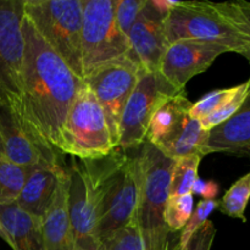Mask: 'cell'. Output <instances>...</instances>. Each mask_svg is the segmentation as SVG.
<instances>
[{
  "instance_id": "cell-1",
  "label": "cell",
  "mask_w": 250,
  "mask_h": 250,
  "mask_svg": "<svg viewBox=\"0 0 250 250\" xmlns=\"http://www.w3.org/2000/svg\"><path fill=\"white\" fill-rule=\"evenodd\" d=\"M21 28L22 102L10 107L42 143L59 151L61 128L83 80L45 43L24 14Z\"/></svg>"
},
{
  "instance_id": "cell-2",
  "label": "cell",
  "mask_w": 250,
  "mask_h": 250,
  "mask_svg": "<svg viewBox=\"0 0 250 250\" xmlns=\"http://www.w3.org/2000/svg\"><path fill=\"white\" fill-rule=\"evenodd\" d=\"M127 153L117 148L97 160L71 158L67 166L68 212L75 238V250H103L98 238V226L103 202L112 173L119 168Z\"/></svg>"
},
{
  "instance_id": "cell-3",
  "label": "cell",
  "mask_w": 250,
  "mask_h": 250,
  "mask_svg": "<svg viewBox=\"0 0 250 250\" xmlns=\"http://www.w3.org/2000/svg\"><path fill=\"white\" fill-rule=\"evenodd\" d=\"M136 151L138 200L134 225L146 250H170L172 233L166 226L164 212L170 195L171 171L175 160L166 158L148 142Z\"/></svg>"
},
{
  "instance_id": "cell-4",
  "label": "cell",
  "mask_w": 250,
  "mask_h": 250,
  "mask_svg": "<svg viewBox=\"0 0 250 250\" xmlns=\"http://www.w3.org/2000/svg\"><path fill=\"white\" fill-rule=\"evenodd\" d=\"M116 149L106 115L94 93L83 82L61 128L59 153L81 160H97Z\"/></svg>"
},
{
  "instance_id": "cell-5",
  "label": "cell",
  "mask_w": 250,
  "mask_h": 250,
  "mask_svg": "<svg viewBox=\"0 0 250 250\" xmlns=\"http://www.w3.org/2000/svg\"><path fill=\"white\" fill-rule=\"evenodd\" d=\"M23 14L45 43L83 80V0H24Z\"/></svg>"
},
{
  "instance_id": "cell-6",
  "label": "cell",
  "mask_w": 250,
  "mask_h": 250,
  "mask_svg": "<svg viewBox=\"0 0 250 250\" xmlns=\"http://www.w3.org/2000/svg\"><path fill=\"white\" fill-rule=\"evenodd\" d=\"M81 51L84 76L129 55L128 37L115 17V0H83Z\"/></svg>"
},
{
  "instance_id": "cell-7",
  "label": "cell",
  "mask_w": 250,
  "mask_h": 250,
  "mask_svg": "<svg viewBox=\"0 0 250 250\" xmlns=\"http://www.w3.org/2000/svg\"><path fill=\"white\" fill-rule=\"evenodd\" d=\"M168 45L183 39L210 42L229 53L243 55L244 43L237 29L210 1H177L165 19Z\"/></svg>"
},
{
  "instance_id": "cell-8",
  "label": "cell",
  "mask_w": 250,
  "mask_h": 250,
  "mask_svg": "<svg viewBox=\"0 0 250 250\" xmlns=\"http://www.w3.org/2000/svg\"><path fill=\"white\" fill-rule=\"evenodd\" d=\"M181 92L183 90L173 87L159 71H142L122 114L117 148L128 153L146 143L149 124L155 112Z\"/></svg>"
},
{
  "instance_id": "cell-9",
  "label": "cell",
  "mask_w": 250,
  "mask_h": 250,
  "mask_svg": "<svg viewBox=\"0 0 250 250\" xmlns=\"http://www.w3.org/2000/svg\"><path fill=\"white\" fill-rule=\"evenodd\" d=\"M23 1L0 0V104L9 106L22 102Z\"/></svg>"
},
{
  "instance_id": "cell-10",
  "label": "cell",
  "mask_w": 250,
  "mask_h": 250,
  "mask_svg": "<svg viewBox=\"0 0 250 250\" xmlns=\"http://www.w3.org/2000/svg\"><path fill=\"white\" fill-rule=\"evenodd\" d=\"M141 67L129 56L99 66L84 76L83 82L102 105L114 139L119 146L120 122L125 106L136 88Z\"/></svg>"
},
{
  "instance_id": "cell-11",
  "label": "cell",
  "mask_w": 250,
  "mask_h": 250,
  "mask_svg": "<svg viewBox=\"0 0 250 250\" xmlns=\"http://www.w3.org/2000/svg\"><path fill=\"white\" fill-rule=\"evenodd\" d=\"M127 153V151H126ZM138 200V166L136 154L122 161L112 173L103 202L102 215L98 226V238L104 243L116 231L134 224Z\"/></svg>"
},
{
  "instance_id": "cell-12",
  "label": "cell",
  "mask_w": 250,
  "mask_h": 250,
  "mask_svg": "<svg viewBox=\"0 0 250 250\" xmlns=\"http://www.w3.org/2000/svg\"><path fill=\"white\" fill-rule=\"evenodd\" d=\"M0 139L4 146V156L17 165L32 167L42 163L65 164L59 151L42 143L21 117L5 104H0Z\"/></svg>"
},
{
  "instance_id": "cell-13",
  "label": "cell",
  "mask_w": 250,
  "mask_h": 250,
  "mask_svg": "<svg viewBox=\"0 0 250 250\" xmlns=\"http://www.w3.org/2000/svg\"><path fill=\"white\" fill-rule=\"evenodd\" d=\"M229 53L225 46L210 42L183 39L166 49L159 72L175 88L185 90L194 76L205 72L221 54Z\"/></svg>"
},
{
  "instance_id": "cell-14",
  "label": "cell",
  "mask_w": 250,
  "mask_h": 250,
  "mask_svg": "<svg viewBox=\"0 0 250 250\" xmlns=\"http://www.w3.org/2000/svg\"><path fill=\"white\" fill-rule=\"evenodd\" d=\"M167 15L159 11L150 0H146L128 33L129 58L136 61L144 72H156L168 48L165 32Z\"/></svg>"
},
{
  "instance_id": "cell-15",
  "label": "cell",
  "mask_w": 250,
  "mask_h": 250,
  "mask_svg": "<svg viewBox=\"0 0 250 250\" xmlns=\"http://www.w3.org/2000/svg\"><path fill=\"white\" fill-rule=\"evenodd\" d=\"M66 168L65 164L50 165L42 163L32 166L16 204L21 210L43 221L58 187L60 173Z\"/></svg>"
},
{
  "instance_id": "cell-16",
  "label": "cell",
  "mask_w": 250,
  "mask_h": 250,
  "mask_svg": "<svg viewBox=\"0 0 250 250\" xmlns=\"http://www.w3.org/2000/svg\"><path fill=\"white\" fill-rule=\"evenodd\" d=\"M68 183L70 176L66 166L60 173L53 202L42 222L46 250H75V238L68 212Z\"/></svg>"
},
{
  "instance_id": "cell-17",
  "label": "cell",
  "mask_w": 250,
  "mask_h": 250,
  "mask_svg": "<svg viewBox=\"0 0 250 250\" xmlns=\"http://www.w3.org/2000/svg\"><path fill=\"white\" fill-rule=\"evenodd\" d=\"M249 89L238 111L209 131L208 153H225L250 159V77Z\"/></svg>"
},
{
  "instance_id": "cell-18",
  "label": "cell",
  "mask_w": 250,
  "mask_h": 250,
  "mask_svg": "<svg viewBox=\"0 0 250 250\" xmlns=\"http://www.w3.org/2000/svg\"><path fill=\"white\" fill-rule=\"evenodd\" d=\"M0 221L11 238L14 250H46L43 221L20 209L16 203L0 205Z\"/></svg>"
},
{
  "instance_id": "cell-19",
  "label": "cell",
  "mask_w": 250,
  "mask_h": 250,
  "mask_svg": "<svg viewBox=\"0 0 250 250\" xmlns=\"http://www.w3.org/2000/svg\"><path fill=\"white\" fill-rule=\"evenodd\" d=\"M208 137L209 131L204 129L199 120L188 116L180 127L170 136L154 146L163 155L171 160L190 155H199L202 158L208 154Z\"/></svg>"
},
{
  "instance_id": "cell-20",
  "label": "cell",
  "mask_w": 250,
  "mask_h": 250,
  "mask_svg": "<svg viewBox=\"0 0 250 250\" xmlns=\"http://www.w3.org/2000/svg\"><path fill=\"white\" fill-rule=\"evenodd\" d=\"M192 104L183 90L161 105L149 124L146 142L154 146L170 136L189 116Z\"/></svg>"
},
{
  "instance_id": "cell-21",
  "label": "cell",
  "mask_w": 250,
  "mask_h": 250,
  "mask_svg": "<svg viewBox=\"0 0 250 250\" xmlns=\"http://www.w3.org/2000/svg\"><path fill=\"white\" fill-rule=\"evenodd\" d=\"M29 172L31 167L11 163L5 156L0 158V205L16 203Z\"/></svg>"
},
{
  "instance_id": "cell-22",
  "label": "cell",
  "mask_w": 250,
  "mask_h": 250,
  "mask_svg": "<svg viewBox=\"0 0 250 250\" xmlns=\"http://www.w3.org/2000/svg\"><path fill=\"white\" fill-rule=\"evenodd\" d=\"M202 156L190 155L175 160L170 181V197L192 194L195 182L198 181Z\"/></svg>"
},
{
  "instance_id": "cell-23",
  "label": "cell",
  "mask_w": 250,
  "mask_h": 250,
  "mask_svg": "<svg viewBox=\"0 0 250 250\" xmlns=\"http://www.w3.org/2000/svg\"><path fill=\"white\" fill-rule=\"evenodd\" d=\"M220 14L237 29L244 43V58L250 62V2L237 1L214 2Z\"/></svg>"
},
{
  "instance_id": "cell-24",
  "label": "cell",
  "mask_w": 250,
  "mask_h": 250,
  "mask_svg": "<svg viewBox=\"0 0 250 250\" xmlns=\"http://www.w3.org/2000/svg\"><path fill=\"white\" fill-rule=\"evenodd\" d=\"M250 200V171L231 186L220 200V211L232 219L247 222L246 209Z\"/></svg>"
},
{
  "instance_id": "cell-25",
  "label": "cell",
  "mask_w": 250,
  "mask_h": 250,
  "mask_svg": "<svg viewBox=\"0 0 250 250\" xmlns=\"http://www.w3.org/2000/svg\"><path fill=\"white\" fill-rule=\"evenodd\" d=\"M194 208V198L192 194L170 197L164 212V220L171 233L180 232L185 227Z\"/></svg>"
},
{
  "instance_id": "cell-26",
  "label": "cell",
  "mask_w": 250,
  "mask_h": 250,
  "mask_svg": "<svg viewBox=\"0 0 250 250\" xmlns=\"http://www.w3.org/2000/svg\"><path fill=\"white\" fill-rule=\"evenodd\" d=\"M220 207V200L212 199V200H200L198 203L197 208L193 210L192 215H190L189 220L187 221V224L185 225L182 229H181V233L178 236L177 242H176L173 246L176 249H183L186 247V244L189 242V239L192 238L193 234L198 231V229H202L203 225L208 221V217L212 214L216 209H219Z\"/></svg>"
},
{
  "instance_id": "cell-27",
  "label": "cell",
  "mask_w": 250,
  "mask_h": 250,
  "mask_svg": "<svg viewBox=\"0 0 250 250\" xmlns=\"http://www.w3.org/2000/svg\"><path fill=\"white\" fill-rule=\"evenodd\" d=\"M236 92L237 85L231 88H225V89L212 90V92L208 93L202 99L192 104L189 109V116L195 120H199V121H203L208 116L217 111Z\"/></svg>"
},
{
  "instance_id": "cell-28",
  "label": "cell",
  "mask_w": 250,
  "mask_h": 250,
  "mask_svg": "<svg viewBox=\"0 0 250 250\" xmlns=\"http://www.w3.org/2000/svg\"><path fill=\"white\" fill-rule=\"evenodd\" d=\"M249 89V81L242 83V84L237 85V92L220 107L217 111H215L214 114H211L210 116H208L207 119H204L203 121H200L202 126L204 127V129L207 131H211L212 128H215L216 126L221 125L222 122L227 121L229 117L233 116L237 111H238L239 107L243 104L244 99L247 97V93Z\"/></svg>"
},
{
  "instance_id": "cell-29",
  "label": "cell",
  "mask_w": 250,
  "mask_h": 250,
  "mask_svg": "<svg viewBox=\"0 0 250 250\" xmlns=\"http://www.w3.org/2000/svg\"><path fill=\"white\" fill-rule=\"evenodd\" d=\"M103 250H146L136 225L124 227L115 232L103 243Z\"/></svg>"
},
{
  "instance_id": "cell-30",
  "label": "cell",
  "mask_w": 250,
  "mask_h": 250,
  "mask_svg": "<svg viewBox=\"0 0 250 250\" xmlns=\"http://www.w3.org/2000/svg\"><path fill=\"white\" fill-rule=\"evenodd\" d=\"M146 2V0H115V17L120 29L127 37Z\"/></svg>"
},
{
  "instance_id": "cell-31",
  "label": "cell",
  "mask_w": 250,
  "mask_h": 250,
  "mask_svg": "<svg viewBox=\"0 0 250 250\" xmlns=\"http://www.w3.org/2000/svg\"><path fill=\"white\" fill-rule=\"evenodd\" d=\"M215 236H216V229L212 221L208 220L202 229H198L192 238L189 239L183 249H176L172 244L170 250H211L212 243H214Z\"/></svg>"
},
{
  "instance_id": "cell-32",
  "label": "cell",
  "mask_w": 250,
  "mask_h": 250,
  "mask_svg": "<svg viewBox=\"0 0 250 250\" xmlns=\"http://www.w3.org/2000/svg\"><path fill=\"white\" fill-rule=\"evenodd\" d=\"M220 192L219 183L215 181H204L198 178L195 182L194 188L192 190V195H199L203 200H212L216 199Z\"/></svg>"
},
{
  "instance_id": "cell-33",
  "label": "cell",
  "mask_w": 250,
  "mask_h": 250,
  "mask_svg": "<svg viewBox=\"0 0 250 250\" xmlns=\"http://www.w3.org/2000/svg\"><path fill=\"white\" fill-rule=\"evenodd\" d=\"M0 238L4 239V241L6 242V243L9 244L10 247H12V241H11V238H10L9 233H7L6 229H5L4 225H2L1 221H0Z\"/></svg>"
},
{
  "instance_id": "cell-34",
  "label": "cell",
  "mask_w": 250,
  "mask_h": 250,
  "mask_svg": "<svg viewBox=\"0 0 250 250\" xmlns=\"http://www.w3.org/2000/svg\"><path fill=\"white\" fill-rule=\"evenodd\" d=\"M2 156H4V146H2V142L0 139V158H2Z\"/></svg>"
}]
</instances>
